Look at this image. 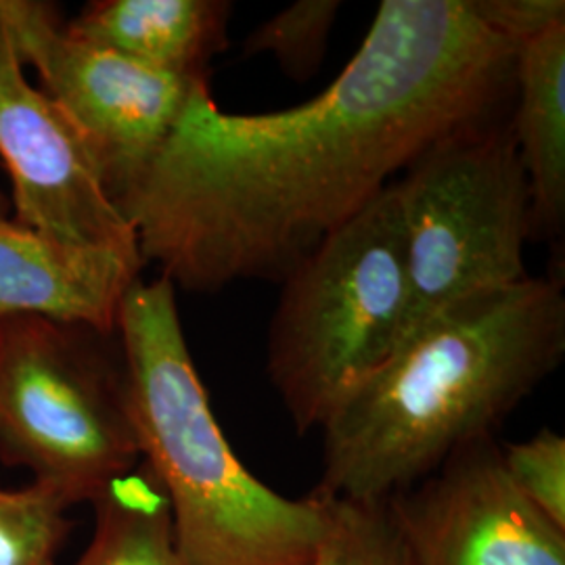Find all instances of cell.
Here are the masks:
<instances>
[{
	"mask_svg": "<svg viewBox=\"0 0 565 565\" xmlns=\"http://www.w3.org/2000/svg\"><path fill=\"white\" fill-rule=\"evenodd\" d=\"M564 0H382L315 99L228 114L200 86L121 214L174 287L281 282L429 145L497 114Z\"/></svg>",
	"mask_w": 565,
	"mask_h": 565,
	"instance_id": "cell-1",
	"label": "cell"
},
{
	"mask_svg": "<svg viewBox=\"0 0 565 565\" xmlns=\"http://www.w3.org/2000/svg\"><path fill=\"white\" fill-rule=\"evenodd\" d=\"M565 298L525 277L452 303L404 340L321 425L315 494L385 503L494 429L562 364Z\"/></svg>",
	"mask_w": 565,
	"mask_h": 565,
	"instance_id": "cell-2",
	"label": "cell"
},
{
	"mask_svg": "<svg viewBox=\"0 0 565 565\" xmlns=\"http://www.w3.org/2000/svg\"><path fill=\"white\" fill-rule=\"evenodd\" d=\"M116 333L141 459L166 494L184 564H312L327 501L282 497L233 452L184 340L177 287L139 277Z\"/></svg>",
	"mask_w": 565,
	"mask_h": 565,
	"instance_id": "cell-3",
	"label": "cell"
},
{
	"mask_svg": "<svg viewBox=\"0 0 565 565\" xmlns=\"http://www.w3.org/2000/svg\"><path fill=\"white\" fill-rule=\"evenodd\" d=\"M279 285L266 366L296 431L308 434L403 338L408 279L396 182Z\"/></svg>",
	"mask_w": 565,
	"mask_h": 565,
	"instance_id": "cell-4",
	"label": "cell"
},
{
	"mask_svg": "<svg viewBox=\"0 0 565 565\" xmlns=\"http://www.w3.org/2000/svg\"><path fill=\"white\" fill-rule=\"evenodd\" d=\"M396 193L408 279L401 343L448 306L527 277L532 198L509 124L455 128L406 168Z\"/></svg>",
	"mask_w": 565,
	"mask_h": 565,
	"instance_id": "cell-5",
	"label": "cell"
},
{
	"mask_svg": "<svg viewBox=\"0 0 565 565\" xmlns=\"http://www.w3.org/2000/svg\"><path fill=\"white\" fill-rule=\"evenodd\" d=\"M103 333L42 317L0 321V457L70 503H95L141 461L124 364Z\"/></svg>",
	"mask_w": 565,
	"mask_h": 565,
	"instance_id": "cell-6",
	"label": "cell"
},
{
	"mask_svg": "<svg viewBox=\"0 0 565 565\" xmlns=\"http://www.w3.org/2000/svg\"><path fill=\"white\" fill-rule=\"evenodd\" d=\"M0 18L21 63L36 70L42 93L78 130L121 212L207 81L160 72L82 41L46 2L0 0Z\"/></svg>",
	"mask_w": 565,
	"mask_h": 565,
	"instance_id": "cell-7",
	"label": "cell"
},
{
	"mask_svg": "<svg viewBox=\"0 0 565 565\" xmlns=\"http://www.w3.org/2000/svg\"><path fill=\"white\" fill-rule=\"evenodd\" d=\"M23 67L0 18V158L18 221L70 247L141 260L135 228L107 195L78 130Z\"/></svg>",
	"mask_w": 565,
	"mask_h": 565,
	"instance_id": "cell-8",
	"label": "cell"
},
{
	"mask_svg": "<svg viewBox=\"0 0 565 565\" xmlns=\"http://www.w3.org/2000/svg\"><path fill=\"white\" fill-rule=\"evenodd\" d=\"M413 565H565V530L507 473L494 436L387 501Z\"/></svg>",
	"mask_w": 565,
	"mask_h": 565,
	"instance_id": "cell-9",
	"label": "cell"
},
{
	"mask_svg": "<svg viewBox=\"0 0 565 565\" xmlns=\"http://www.w3.org/2000/svg\"><path fill=\"white\" fill-rule=\"evenodd\" d=\"M141 268L120 252L63 245L0 210V321L42 317L114 335Z\"/></svg>",
	"mask_w": 565,
	"mask_h": 565,
	"instance_id": "cell-10",
	"label": "cell"
},
{
	"mask_svg": "<svg viewBox=\"0 0 565 565\" xmlns=\"http://www.w3.org/2000/svg\"><path fill=\"white\" fill-rule=\"evenodd\" d=\"M231 13L226 0H97L65 25L126 60L207 81V63L228 44Z\"/></svg>",
	"mask_w": 565,
	"mask_h": 565,
	"instance_id": "cell-11",
	"label": "cell"
},
{
	"mask_svg": "<svg viewBox=\"0 0 565 565\" xmlns=\"http://www.w3.org/2000/svg\"><path fill=\"white\" fill-rule=\"evenodd\" d=\"M513 88L509 128L530 184L532 223L555 237L565 218V15L520 44Z\"/></svg>",
	"mask_w": 565,
	"mask_h": 565,
	"instance_id": "cell-12",
	"label": "cell"
},
{
	"mask_svg": "<svg viewBox=\"0 0 565 565\" xmlns=\"http://www.w3.org/2000/svg\"><path fill=\"white\" fill-rule=\"evenodd\" d=\"M93 505L95 534L70 565H186L166 494L149 469L116 480Z\"/></svg>",
	"mask_w": 565,
	"mask_h": 565,
	"instance_id": "cell-13",
	"label": "cell"
},
{
	"mask_svg": "<svg viewBox=\"0 0 565 565\" xmlns=\"http://www.w3.org/2000/svg\"><path fill=\"white\" fill-rule=\"evenodd\" d=\"M327 501V527L310 565H413L390 503Z\"/></svg>",
	"mask_w": 565,
	"mask_h": 565,
	"instance_id": "cell-14",
	"label": "cell"
},
{
	"mask_svg": "<svg viewBox=\"0 0 565 565\" xmlns=\"http://www.w3.org/2000/svg\"><path fill=\"white\" fill-rule=\"evenodd\" d=\"M70 503L51 486L0 488V565H55Z\"/></svg>",
	"mask_w": 565,
	"mask_h": 565,
	"instance_id": "cell-15",
	"label": "cell"
},
{
	"mask_svg": "<svg viewBox=\"0 0 565 565\" xmlns=\"http://www.w3.org/2000/svg\"><path fill=\"white\" fill-rule=\"evenodd\" d=\"M340 0H298L258 25L245 42V55L273 53L294 81H308L321 67Z\"/></svg>",
	"mask_w": 565,
	"mask_h": 565,
	"instance_id": "cell-16",
	"label": "cell"
},
{
	"mask_svg": "<svg viewBox=\"0 0 565 565\" xmlns=\"http://www.w3.org/2000/svg\"><path fill=\"white\" fill-rule=\"evenodd\" d=\"M511 482L551 522L565 530V440L543 427L524 443L501 446Z\"/></svg>",
	"mask_w": 565,
	"mask_h": 565,
	"instance_id": "cell-17",
	"label": "cell"
}]
</instances>
